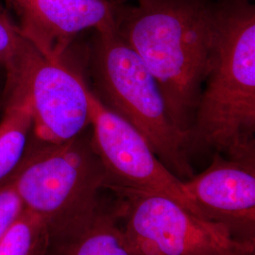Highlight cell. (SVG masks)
Masks as SVG:
<instances>
[{
	"mask_svg": "<svg viewBox=\"0 0 255 255\" xmlns=\"http://www.w3.org/2000/svg\"><path fill=\"white\" fill-rule=\"evenodd\" d=\"M211 0H135L115 4L116 28L154 78L175 127L189 139L209 71Z\"/></svg>",
	"mask_w": 255,
	"mask_h": 255,
	"instance_id": "obj_1",
	"label": "cell"
},
{
	"mask_svg": "<svg viewBox=\"0 0 255 255\" xmlns=\"http://www.w3.org/2000/svg\"><path fill=\"white\" fill-rule=\"evenodd\" d=\"M27 41V40H26ZM29 96L37 141L61 144L91 126L87 83L63 62H52L27 41L16 69Z\"/></svg>",
	"mask_w": 255,
	"mask_h": 255,
	"instance_id": "obj_7",
	"label": "cell"
},
{
	"mask_svg": "<svg viewBox=\"0 0 255 255\" xmlns=\"http://www.w3.org/2000/svg\"><path fill=\"white\" fill-rule=\"evenodd\" d=\"M91 69L101 102L135 128L179 179L192 178L188 136L175 127L154 78L115 22L95 30Z\"/></svg>",
	"mask_w": 255,
	"mask_h": 255,
	"instance_id": "obj_3",
	"label": "cell"
},
{
	"mask_svg": "<svg viewBox=\"0 0 255 255\" xmlns=\"http://www.w3.org/2000/svg\"><path fill=\"white\" fill-rule=\"evenodd\" d=\"M24 211L13 185L9 179L0 184V240Z\"/></svg>",
	"mask_w": 255,
	"mask_h": 255,
	"instance_id": "obj_14",
	"label": "cell"
},
{
	"mask_svg": "<svg viewBox=\"0 0 255 255\" xmlns=\"http://www.w3.org/2000/svg\"><path fill=\"white\" fill-rule=\"evenodd\" d=\"M7 80L9 101L0 121V184L21 163L32 130L31 104L25 84L16 75Z\"/></svg>",
	"mask_w": 255,
	"mask_h": 255,
	"instance_id": "obj_11",
	"label": "cell"
},
{
	"mask_svg": "<svg viewBox=\"0 0 255 255\" xmlns=\"http://www.w3.org/2000/svg\"><path fill=\"white\" fill-rule=\"evenodd\" d=\"M8 179L24 209L45 220L48 237L89 219L100 209V192L107 186L91 135L84 132L61 144L39 142L27 148Z\"/></svg>",
	"mask_w": 255,
	"mask_h": 255,
	"instance_id": "obj_4",
	"label": "cell"
},
{
	"mask_svg": "<svg viewBox=\"0 0 255 255\" xmlns=\"http://www.w3.org/2000/svg\"><path fill=\"white\" fill-rule=\"evenodd\" d=\"M26 44L18 26L0 8V66L7 74L16 69Z\"/></svg>",
	"mask_w": 255,
	"mask_h": 255,
	"instance_id": "obj_13",
	"label": "cell"
},
{
	"mask_svg": "<svg viewBox=\"0 0 255 255\" xmlns=\"http://www.w3.org/2000/svg\"><path fill=\"white\" fill-rule=\"evenodd\" d=\"M92 145L107 175V186L163 194L202 218L183 181L155 154L135 128L106 107L87 86ZM204 219V218H203Z\"/></svg>",
	"mask_w": 255,
	"mask_h": 255,
	"instance_id": "obj_6",
	"label": "cell"
},
{
	"mask_svg": "<svg viewBox=\"0 0 255 255\" xmlns=\"http://www.w3.org/2000/svg\"><path fill=\"white\" fill-rule=\"evenodd\" d=\"M183 188L202 218L238 239L255 241V162L217 152L203 172L183 181Z\"/></svg>",
	"mask_w": 255,
	"mask_h": 255,
	"instance_id": "obj_8",
	"label": "cell"
},
{
	"mask_svg": "<svg viewBox=\"0 0 255 255\" xmlns=\"http://www.w3.org/2000/svg\"><path fill=\"white\" fill-rule=\"evenodd\" d=\"M110 189L120 197L119 218L125 219L123 232L136 255H255V241L238 239L165 195Z\"/></svg>",
	"mask_w": 255,
	"mask_h": 255,
	"instance_id": "obj_5",
	"label": "cell"
},
{
	"mask_svg": "<svg viewBox=\"0 0 255 255\" xmlns=\"http://www.w3.org/2000/svg\"><path fill=\"white\" fill-rule=\"evenodd\" d=\"M45 220L24 209L0 240V255H41L48 246Z\"/></svg>",
	"mask_w": 255,
	"mask_h": 255,
	"instance_id": "obj_12",
	"label": "cell"
},
{
	"mask_svg": "<svg viewBox=\"0 0 255 255\" xmlns=\"http://www.w3.org/2000/svg\"><path fill=\"white\" fill-rule=\"evenodd\" d=\"M118 209L100 207L73 228L48 237L46 255H136L123 229Z\"/></svg>",
	"mask_w": 255,
	"mask_h": 255,
	"instance_id": "obj_10",
	"label": "cell"
},
{
	"mask_svg": "<svg viewBox=\"0 0 255 255\" xmlns=\"http://www.w3.org/2000/svg\"><path fill=\"white\" fill-rule=\"evenodd\" d=\"M23 37L52 62H63L74 39L115 22V0H11Z\"/></svg>",
	"mask_w": 255,
	"mask_h": 255,
	"instance_id": "obj_9",
	"label": "cell"
},
{
	"mask_svg": "<svg viewBox=\"0 0 255 255\" xmlns=\"http://www.w3.org/2000/svg\"><path fill=\"white\" fill-rule=\"evenodd\" d=\"M240 1H250V2H252V0H240Z\"/></svg>",
	"mask_w": 255,
	"mask_h": 255,
	"instance_id": "obj_15",
	"label": "cell"
},
{
	"mask_svg": "<svg viewBox=\"0 0 255 255\" xmlns=\"http://www.w3.org/2000/svg\"><path fill=\"white\" fill-rule=\"evenodd\" d=\"M255 7L220 0L214 7L210 68L189 133L192 148L255 162Z\"/></svg>",
	"mask_w": 255,
	"mask_h": 255,
	"instance_id": "obj_2",
	"label": "cell"
}]
</instances>
